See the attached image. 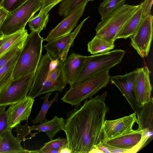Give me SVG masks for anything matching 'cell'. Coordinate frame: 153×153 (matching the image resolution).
Segmentation results:
<instances>
[{
  "label": "cell",
  "instance_id": "5",
  "mask_svg": "<svg viewBox=\"0 0 153 153\" xmlns=\"http://www.w3.org/2000/svg\"><path fill=\"white\" fill-rule=\"evenodd\" d=\"M125 53L123 50L117 49L87 56L80 73L74 82L70 85V87L98 72L110 69L120 63Z\"/></svg>",
  "mask_w": 153,
  "mask_h": 153
},
{
  "label": "cell",
  "instance_id": "44",
  "mask_svg": "<svg viewBox=\"0 0 153 153\" xmlns=\"http://www.w3.org/2000/svg\"><path fill=\"white\" fill-rule=\"evenodd\" d=\"M2 7H1V5H0V8H1Z\"/></svg>",
  "mask_w": 153,
  "mask_h": 153
},
{
  "label": "cell",
  "instance_id": "45",
  "mask_svg": "<svg viewBox=\"0 0 153 153\" xmlns=\"http://www.w3.org/2000/svg\"></svg>",
  "mask_w": 153,
  "mask_h": 153
},
{
  "label": "cell",
  "instance_id": "13",
  "mask_svg": "<svg viewBox=\"0 0 153 153\" xmlns=\"http://www.w3.org/2000/svg\"><path fill=\"white\" fill-rule=\"evenodd\" d=\"M136 70L134 91L137 105L139 108L152 97L151 96L152 87L150 79L151 72L148 67L145 66Z\"/></svg>",
  "mask_w": 153,
  "mask_h": 153
},
{
  "label": "cell",
  "instance_id": "42",
  "mask_svg": "<svg viewBox=\"0 0 153 153\" xmlns=\"http://www.w3.org/2000/svg\"><path fill=\"white\" fill-rule=\"evenodd\" d=\"M4 20L0 22V27L1 26V25L3 21ZM4 36L2 33L0 31V39L3 37Z\"/></svg>",
  "mask_w": 153,
  "mask_h": 153
},
{
  "label": "cell",
  "instance_id": "26",
  "mask_svg": "<svg viewBox=\"0 0 153 153\" xmlns=\"http://www.w3.org/2000/svg\"><path fill=\"white\" fill-rule=\"evenodd\" d=\"M52 93H47L44 96L41 98L43 100V103L39 114L32 121L33 123L41 124L48 121L46 118V115L50 107L53 103L57 101L58 99L59 94L57 93L54 98L49 101V98Z\"/></svg>",
  "mask_w": 153,
  "mask_h": 153
},
{
  "label": "cell",
  "instance_id": "3",
  "mask_svg": "<svg viewBox=\"0 0 153 153\" xmlns=\"http://www.w3.org/2000/svg\"><path fill=\"white\" fill-rule=\"evenodd\" d=\"M43 41L36 31H31L28 34L13 71V80L36 71L42 56Z\"/></svg>",
  "mask_w": 153,
  "mask_h": 153
},
{
  "label": "cell",
  "instance_id": "38",
  "mask_svg": "<svg viewBox=\"0 0 153 153\" xmlns=\"http://www.w3.org/2000/svg\"><path fill=\"white\" fill-rule=\"evenodd\" d=\"M8 13V12L3 8H0V22L5 18Z\"/></svg>",
  "mask_w": 153,
  "mask_h": 153
},
{
  "label": "cell",
  "instance_id": "6",
  "mask_svg": "<svg viewBox=\"0 0 153 153\" xmlns=\"http://www.w3.org/2000/svg\"><path fill=\"white\" fill-rule=\"evenodd\" d=\"M139 6L125 4L98 24L95 29L96 35L114 42L117 35Z\"/></svg>",
  "mask_w": 153,
  "mask_h": 153
},
{
  "label": "cell",
  "instance_id": "28",
  "mask_svg": "<svg viewBox=\"0 0 153 153\" xmlns=\"http://www.w3.org/2000/svg\"><path fill=\"white\" fill-rule=\"evenodd\" d=\"M86 1H88V0H64L60 4L57 13L65 18L80 4Z\"/></svg>",
  "mask_w": 153,
  "mask_h": 153
},
{
  "label": "cell",
  "instance_id": "36",
  "mask_svg": "<svg viewBox=\"0 0 153 153\" xmlns=\"http://www.w3.org/2000/svg\"><path fill=\"white\" fill-rule=\"evenodd\" d=\"M94 148H96L101 151L103 153H111L110 152L103 143V142H100L94 146Z\"/></svg>",
  "mask_w": 153,
  "mask_h": 153
},
{
  "label": "cell",
  "instance_id": "20",
  "mask_svg": "<svg viewBox=\"0 0 153 153\" xmlns=\"http://www.w3.org/2000/svg\"><path fill=\"white\" fill-rule=\"evenodd\" d=\"M143 2L139 6L130 17L121 31L117 35L116 39L130 38L135 32L143 18Z\"/></svg>",
  "mask_w": 153,
  "mask_h": 153
},
{
  "label": "cell",
  "instance_id": "14",
  "mask_svg": "<svg viewBox=\"0 0 153 153\" xmlns=\"http://www.w3.org/2000/svg\"><path fill=\"white\" fill-rule=\"evenodd\" d=\"M135 112L128 116L112 120H105L103 130L104 139L118 137L132 131L137 119Z\"/></svg>",
  "mask_w": 153,
  "mask_h": 153
},
{
  "label": "cell",
  "instance_id": "33",
  "mask_svg": "<svg viewBox=\"0 0 153 153\" xmlns=\"http://www.w3.org/2000/svg\"><path fill=\"white\" fill-rule=\"evenodd\" d=\"M64 0H41V7L39 13L46 14L54 7Z\"/></svg>",
  "mask_w": 153,
  "mask_h": 153
},
{
  "label": "cell",
  "instance_id": "41",
  "mask_svg": "<svg viewBox=\"0 0 153 153\" xmlns=\"http://www.w3.org/2000/svg\"><path fill=\"white\" fill-rule=\"evenodd\" d=\"M5 39V36H4L2 38L0 39V48L2 44H3L4 41V40Z\"/></svg>",
  "mask_w": 153,
  "mask_h": 153
},
{
  "label": "cell",
  "instance_id": "21",
  "mask_svg": "<svg viewBox=\"0 0 153 153\" xmlns=\"http://www.w3.org/2000/svg\"><path fill=\"white\" fill-rule=\"evenodd\" d=\"M65 121L62 117H58L56 115L51 120L39 125L30 126V129L31 131L45 132L51 140L58 132L63 130Z\"/></svg>",
  "mask_w": 153,
  "mask_h": 153
},
{
  "label": "cell",
  "instance_id": "31",
  "mask_svg": "<svg viewBox=\"0 0 153 153\" xmlns=\"http://www.w3.org/2000/svg\"><path fill=\"white\" fill-rule=\"evenodd\" d=\"M6 106L0 105V137L6 131L10 129L9 126L7 111L5 110Z\"/></svg>",
  "mask_w": 153,
  "mask_h": 153
},
{
  "label": "cell",
  "instance_id": "39",
  "mask_svg": "<svg viewBox=\"0 0 153 153\" xmlns=\"http://www.w3.org/2000/svg\"><path fill=\"white\" fill-rule=\"evenodd\" d=\"M71 153V149L66 146L60 150V153Z\"/></svg>",
  "mask_w": 153,
  "mask_h": 153
},
{
  "label": "cell",
  "instance_id": "12",
  "mask_svg": "<svg viewBox=\"0 0 153 153\" xmlns=\"http://www.w3.org/2000/svg\"><path fill=\"white\" fill-rule=\"evenodd\" d=\"M88 2L85 1L80 4L72 13L65 17L49 32L43 41L48 42L66 35L71 33L76 26L80 18L82 15Z\"/></svg>",
  "mask_w": 153,
  "mask_h": 153
},
{
  "label": "cell",
  "instance_id": "9",
  "mask_svg": "<svg viewBox=\"0 0 153 153\" xmlns=\"http://www.w3.org/2000/svg\"><path fill=\"white\" fill-rule=\"evenodd\" d=\"M153 16L151 14L143 18L134 33L130 37L131 45L142 58L149 54L153 37Z\"/></svg>",
  "mask_w": 153,
  "mask_h": 153
},
{
  "label": "cell",
  "instance_id": "8",
  "mask_svg": "<svg viewBox=\"0 0 153 153\" xmlns=\"http://www.w3.org/2000/svg\"><path fill=\"white\" fill-rule=\"evenodd\" d=\"M36 71L13 80L5 90L0 92V105H10L25 98L33 83Z\"/></svg>",
  "mask_w": 153,
  "mask_h": 153
},
{
  "label": "cell",
  "instance_id": "2",
  "mask_svg": "<svg viewBox=\"0 0 153 153\" xmlns=\"http://www.w3.org/2000/svg\"><path fill=\"white\" fill-rule=\"evenodd\" d=\"M63 63V61L53 58L48 52L42 55L27 96L34 99L45 94L62 91L67 84Z\"/></svg>",
  "mask_w": 153,
  "mask_h": 153
},
{
  "label": "cell",
  "instance_id": "17",
  "mask_svg": "<svg viewBox=\"0 0 153 153\" xmlns=\"http://www.w3.org/2000/svg\"><path fill=\"white\" fill-rule=\"evenodd\" d=\"M86 58V56L72 53L63 61V71L67 84L71 85L76 79Z\"/></svg>",
  "mask_w": 153,
  "mask_h": 153
},
{
  "label": "cell",
  "instance_id": "37",
  "mask_svg": "<svg viewBox=\"0 0 153 153\" xmlns=\"http://www.w3.org/2000/svg\"><path fill=\"white\" fill-rule=\"evenodd\" d=\"M60 151L42 147L39 150V153H60Z\"/></svg>",
  "mask_w": 153,
  "mask_h": 153
},
{
  "label": "cell",
  "instance_id": "23",
  "mask_svg": "<svg viewBox=\"0 0 153 153\" xmlns=\"http://www.w3.org/2000/svg\"><path fill=\"white\" fill-rule=\"evenodd\" d=\"M28 35L27 30L25 28L5 36L4 40L0 48V57L11 49L23 44Z\"/></svg>",
  "mask_w": 153,
  "mask_h": 153
},
{
  "label": "cell",
  "instance_id": "19",
  "mask_svg": "<svg viewBox=\"0 0 153 153\" xmlns=\"http://www.w3.org/2000/svg\"><path fill=\"white\" fill-rule=\"evenodd\" d=\"M11 130L6 131L1 136L0 153H30V150L23 148L21 145L22 141L13 135Z\"/></svg>",
  "mask_w": 153,
  "mask_h": 153
},
{
  "label": "cell",
  "instance_id": "4",
  "mask_svg": "<svg viewBox=\"0 0 153 153\" xmlns=\"http://www.w3.org/2000/svg\"><path fill=\"white\" fill-rule=\"evenodd\" d=\"M109 69L97 73L70 87L61 99L64 102L72 106L80 104L83 100L91 98L110 81Z\"/></svg>",
  "mask_w": 153,
  "mask_h": 153
},
{
  "label": "cell",
  "instance_id": "32",
  "mask_svg": "<svg viewBox=\"0 0 153 153\" xmlns=\"http://www.w3.org/2000/svg\"><path fill=\"white\" fill-rule=\"evenodd\" d=\"M23 44L11 49L0 57V69L22 49Z\"/></svg>",
  "mask_w": 153,
  "mask_h": 153
},
{
  "label": "cell",
  "instance_id": "1",
  "mask_svg": "<svg viewBox=\"0 0 153 153\" xmlns=\"http://www.w3.org/2000/svg\"><path fill=\"white\" fill-rule=\"evenodd\" d=\"M106 91L86 99L68 112L63 129L71 153H89L94 146L103 142V126L109 108Z\"/></svg>",
  "mask_w": 153,
  "mask_h": 153
},
{
  "label": "cell",
  "instance_id": "29",
  "mask_svg": "<svg viewBox=\"0 0 153 153\" xmlns=\"http://www.w3.org/2000/svg\"><path fill=\"white\" fill-rule=\"evenodd\" d=\"M27 0H1L0 2L1 7L8 13L16 9Z\"/></svg>",
  "mask_w": 153,
  "mask_h": 153
},
{
  "label": "cell",
  "instance_id": "35",
  "mask_svg": "<svg viewBox=\"0 0 153 153\" xmlns=\"http://www.w3.org/2000/svg\"><path fill=\"white\" fill-rule=\"evenodd\" d=\"M153 0H144L143 3V17H145L151 14Z\"/></svg>",
  "mask_w": 153,
  "mask_h": 153
},
{
  "label": "cell",
  "instance_id": "27",
  "mask_svg": "<svg viewBox=\"0 0 153 153\" xmlns=\"http://www.w3.org/2000/svg\"><path fill=\"white\" fill-rule=\"evenodd\" d=\"M49 14L38 13L33 15L28 22V25L31 31L39 33L46 27L48 21Z\"/></svg>",
  "mask_w": 153,
  "mask_h": 153
},
{
  "label": "cell",
  "instance_id": "18",
  "mask_svg": "<svg viewBox=\"0 0 153 153\" xmlns=\"http://www.w3.org/2000/svg\"><path fill=\"white\" fill-rule=\"evenodd\" d=\"M138 129L145 131L152 137L153 134V100L152 97L148 102L139 108L136 113Z\"/></svg>",
  "mask_w": 153,
  "mask_h": 153
},
{
  "label": "cell",
  "instance_id": "15",
  "mask_svg": "<svg viewBox=\"0 0 153 153\" xmlns=\"http://www.w3.org/2000/svg\"><path fill=\"white\" fill-rule=\"evenodd\" d=\"M137 74L136 69L124 75H115L110 77V81L120 91L136 113L139 109L137 105L134 91V84Z\"/></svg>",
  "mask_w": 153,
  "mask_h": 153
},
{
  "label": "cell",
  "instance_id": "11",
  "mask_svg": "<svg viewBox=\"0 0 153 153\" xmlns=\"http://www.w3.org/2000/svg\"><path fill=\"white\" fill-rule=\"evenodd\" d=\"M89 17L84 19L73 32L48 42L44 46L45 49L53 59L63 61L67 56L70 48L85 22Z\"/></svg>",
  "mask_w": 153,
  "mask_h": 153
},
{
  "label": "cell",
  "instance_id": "43",
  "mask_svg": "<svg viewBox=\"0 0 153 153\" xmlns=\"http://www.w3.org/2000/svg\"><path fill=\"white\" fill-rule=\"evenodd\" d=\"M88 1H94V0H88Z\"/></svg>",
  "mask_w": 153,
  "mask_h": 153
},
{
  "label": "cell",
  "instance_id": "40",
  "mask_svg": "<svg viewBox=\"0 0 153 153\" xmlns=\"http://www.w3.org/2000/svg\"><path fill=\"white\" fill-rule=\"evenodd\" d=\"M89 153H103L99 149L95 148H93L89 152Z\"/></svg>",
  "mask_w": 153,
  "mask_h": 153
},
{
  "label": "cell",
  "instance_id": "34",
  "mask_svg": "<svg viewBox=\"0 0 153 153\" xmlns=\"http://www.w3.org/2000/svg\"><path fill=\"white\" fill-rule=\"evenodd\" d=\"M29 127L27 124L25 126L18 125L15 126V128L17 133L16 137L22 141L26 140V137L31 133V131Z\"/></svg>",
  "mask_w": 153,
  "mask_h": 153
},
{
  "label": "cell",
  "instance_id": "7",
  "mask_svg": "<svg viewBox=\"0 0 153 153\" xmlns=\"http://www.w3.org/2000/svg\"><path fill=\"white\" fill-rule=\"evenodd\" d=\"M41 7V0H27L20 7L8 13L0 27L4 36L25 28L30 19Z\"/></svg>",
  "mask_w": 153,
  "mask_h": 153
},
{
  "label": "cell",
  "instance_id": "22",
  "mask_svg": "<svg viewBox=\"0 0 153 153\" xmlns=\"http://www.w3.org/2000/svg\"><path fill=\"white\" fill-rule=\"evenodd\" d=\"M22 49L0 69V92L5 90L13 81V71Z\"/></svg>",
  "mask_w": 153,
  "mask_h": 153
},
{
  "label": "cell",
  "instance_id": "24",
  "mask_svg": "<svg viewBox=\"0 0 153 153\" xmlns=\"http://www.w3.org/2000/svg\"><path fill=\"white\" fill-rule=\"evenodd\" d=\"M88 51L92 54H95L109 51L115 47L114 42L96 35L87 45Z\"/></svg>",
  "mask_w": 153,
  "mask_h": 153
},
{
  "label": "cell",
  "instance_id": "25",
  "mask_svg": "<svg viewBox=\"0 0 153 153\" xmlns=\"http://www.w3.org/2000/svg\"><path fill=\"white\" fill-rule=\"evenodd\" d=\"M126 0H103L100 4L98 12L103 20L125 4Z\"/></svg>",
  "mask_w": 153,
  "mask_h": 153
},
{
  "label": "cell",
  "instance_id": "10",
  "mask_svg": "<svg viewBox=\"0 0 153 153\" xmlns=\"http://www.w3.org/2000/svg\"><path fill=\"white\" fill-rule=\"evenodd\" d=\"M149 138L145 131L137 129L118 137L105 140L103 143L114 147L126 149V153H135L143 147Z\"/></svg>",
  "mask_w": 153,
  "mask_h": 153
},
{
  "label": "cell",
  "instance_id": "30",
  "mask_svg": "<svg viewBox=\"0 0 153 153\" xmlns=\"http://www.w3.org/2000/svg\"><path fill=\"white\" fill-rule=\"evenodd\" d=\"M68 146L66 138L58 137L45 143L44 147L60 150L63 148Z\"/></svg>",
  "mask_w": 153,
  "mask_h": 153
},
{
  "label": "cell",
  "instance_id": "16",
  "mask_svg": "<svg viewBox=\"0 0 153 153\" xmlns=\"http://www.w3.org/2000/svg\"><path fill=\"white\" fill-rule=\"evenodd\" d=\"M34 99L27 96L21 100L10 105L7 110L9 126L12 129L30 116Z\"/></svg>",
  "mask_w": 153,
  "mask_h": 153
}]
</instances>
